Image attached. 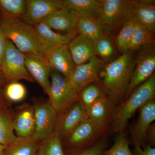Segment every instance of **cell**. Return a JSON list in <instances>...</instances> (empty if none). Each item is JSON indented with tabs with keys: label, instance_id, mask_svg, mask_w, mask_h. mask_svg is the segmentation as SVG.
Here are the masks:
<instances>
[{
	"label": "cell",
	"instance_id": "cell-35",
	"mask_svg": "<svg viewBox=\"0 0 155 155\" xmlns=\"http://www.w3.org/2000/svg\"><path fill=\"white\" fill-rule=\"evenodd\" d=\"M134 149L131 151L133 155H155V148L147 145L143 148L138 145L134 144Z\"/></svg>",
	"mask_w": 155,
	"mask_h": 155
},
{
	"label": "cell",
	"instance_id": "cell-30",
	"mask_svg": "<svg viewBox=\"0 0 155 155\" xmlns=\"http://www.w3.org/2000/svg\"><path fill=\"white\" fill-rule=\"evenodd\" d=\"M106 94L100 85L91 84L79 93V101L87 112L97 100Z\"/></svg>",
	"mask_w": 155,
	"mask_h": 155
},
{
	"label": "cell",
	"instance_id": "cell-13",
	"mask_svg": "<svg viewBox=\"0 0 155 155\" xmlns=\"http://www.w3.org/2000/svg\"><path fill=\"white\" fill-rule=\"evenodd\" d=\"M116 105L107 94L101 97L87 111L88 119L102 132L113 121Z\"/></svg>",
	"mask_w": 155,
	"mask_h": 155
},
{
	"label": "cell",
	"instance_id": "cell-5",
	"mask_svg": "<svg viewBox=\"0 0 155 155\" xmlns=\"http://www.w3.org/2000/svg\"><path fill=\"white\" fill-rule=\"evenodd\" d=\"M50 81L48 101L58 115L79 101V94L72 88L63 75L55 71L52 70Z\"/></svg>",
	"mask_w": 155,
	"mask_h": 155
},
{
	"label": "cell",
	"instance_id": "cell-9",
	"mask_svg": "<svg viewBox=\"0 0 155 155\" xmlns=\"http://www.w3.org/2000/svg\"><path fill=\"white\" fill-rule=\"evenodd\" d=\"M104 66V61L96 56L87 63L76 66L67 81L72 88L79 94L87 85L99 82L100 73Z\"/></svg>",
	"mask_w": 155,
	"mask_h": 155
},
{
	"label": "cell",
	"instance_id": "cell-21",
	"mask_svg": "<svg viewBox=\"0 0 155 155\" xmlns=\"http://www.w3.org/2000/svg\"><path fill=\"white\" fill-rule=\"evenodd\" d=\"M14 126L17 137H32L35 128L34 107L24 106L15 114Z\"/></svg>",
	"mask_w": 155,
	"mask_h": 155
},
{
	"label": "cell",
	"instance_id": "cell-40",
	"mask_svg": "<svg viewBox=\"0 0 155 155\" xmlns=\"http://www.w3.org/2000/svg\"><path fill=\"white\" fill-rule=\"evenodd\" d=\"M5 149V147L0 144V155H4Z\"/></svg>",
	"mask_w": 155,
	"mask_h": 155
},
{
	"label": "cell",
	"instance_id": "cell-38",
	"mask_svg": "<svg viewBox=\"0 0 155 155\" xmlns=\"http://www.w3.org/2000/svg\"><path fill=\"white\" fill-rule=\"evenodd\" d=\"M2 88L0 87V108L5 107L6 105H8L9 102V101L6 99Z\"/></svg>",
	"mask_w": 155,
	"mask_h": 155
},
{
	"label": "cell",
	"instance_id": "cell-18",
	"mask_svg": "<svg viewBox=\"0 0 155 155\" xmlns=\"http://www.w3.org/2000/svg\"><path fill=\"white\" fill-rule=\"evenodd\" d=\"M34 27L44 43L48 54L55 49L68 45L79 33L78 30L68 33H59L52 30L43 22H39Z\"/></svg>",
	"mask_w": 155,
	"mask_h": 155
},
{
	"label": "cell",
	"instance_id": "cell-39",
	"mask_svg": "<svg viewBox=\"0 0 155 155\" xmlns=\"http://www.w3.org/2000/svg\"><path fill=\"white\" fill-rule=\"evenodd\" d=\"M7 82L0 69V87H2Z\"/></svg>",
	"mask_w": 155,
	"mask_h": 155
},
{
	"label": "cell",
	"instance_id": "cell-34",
	"mask_svg": "<svg viewBox=\"0 0 155 155\" xmlns=\"http://www.w3.org/2000/svg\"><path fill=\"white\" fill-rule=\"evenodd\" d=\"M106 140L103 139L89 147L67 155H102L106 150Z\"/></svg>",
	"mask_w": 155,
	"mask_h": 155
},
{
	"label": "cell",
	"instance_id": "cell-17",
	"mask_svg": "<svg viewBox=\"0 0 155 155\" xmlns=\"http://www.w3.org/2000/svg\"><path fill=\"white\" fill-rule=\"evenodd\" d=\"M68 46L75 66L87 63L97 56L93 42L79 32Z\"/></svg>",
	"mask_w": 155,
	"mask_h": 155
},
{
	"label": "cell",
	"instance_id": "cell-4",
	"mask_svg": "<svg viewBox=\"0 0 155 155\" xmlns=\"http://www.w3.org/2000/svg\"><path fill=\"white\" fill-rule=\"evenodd\" d=\"M130 0H101L96 19L106 30H116L130 18Z\"/></svg>",
	"mask_w": 155,
	"mask_h": 155
},
{
	"label": "cell",
	"instance_id": "cell-15",
	"mask_svg": "<svg viewBox=\"0 0 155 155\" xmlns=\"http://www.w3.org/2000/svg\"><path fill=\"white\" fill-rule=\"evenodd\" d=\"M26 68L31 76L41 87L47 94L49 93L52 69L48 61L36 56L24 54Z\"/></svg>",
	"mask_w": 155,
	"mask_h": 155
},
{
	"label": "cell",
	"instance_id": "cell-26",
	"mask_svg": "<svg viewBox=\"0 0 155 155\" xmlns=\"http://www.w3.org/2000/svg\"><path fill=\"white\" fill-rule=\"evenodd\" d=\"M26 7V0H0L1 18L20 19Z\"/></svg>",
	"mask_w": 155,
	"mask_h": 155
},
{
	"label": "cell",
	"instance_id": "cell-1",
	"mask_svg": "<svg viewBox=\"0 0 155 155\" xmlns=\"http://www.w3.org/2000/svg\"><path fill=\"white\" fill-rule=\"evenodd\" d=\"M134 64L133 52L128 51L104 66L100 72V86L116 105L124 101Z\"/></svg>",
	"mask_w": 155,
	"mask_h": 155
},
{
	"label": "cell",
	"instance_id": "cell-28",
	"mask_svg": "<svg viewBox=\"0 0 155 155\" xmlns=\"http://www.w3.org/2000/svg\"><path fill=\"white\" fill-rule=\"evenodd\" d=\"M154 34L139 23L135 22L129 51L134 52L147 45L155 44Z\"/></svg>",
	"mask_w": 155,
	"mask_h": 155
},
{
	"label": "cell",
	"instance_id": "cell-31",
	"mask_svg": "<svg viewBox=\"0 0 155 155\" xmlns=\"http://www.w3.org/2000/svg\"><path fill=\"white\" fill-rule=\"evenodd\" d=\"M6 99L9 102H19L25 99L27 94L25 86L18 81L7 84L4 91Z\"/></svg>",
	"mask_w": 155,
	"mask_h": 155
},
{
	"label": "cell",
	"instance_id": "cell-3",
	"mask_svg": "<svg viewBox=\"0 0 155 155\" xmlns=\"http://www.w3.org/2000/svg\"><path fill=\"white\" fill-rule=\"evenodd\" d=\"M155 75L154 73L143 83L137 87L127 99L118 108L112 121V130L115 133L122 132L128 120L137 109L150 100L155 99Z\"/></svg>",
	"mask_w": 155,
	"mask_h": 155
},
{
	"label": "cell",
	"instance_id": "cell-22",
	"mask_svg": "<svg viewBox=\"0 0 155 155\" xmlns=\"http://www.w3.org/2000/svg\"><path fill=\"white\" fill-rule=\"evenodd\" d=\"M64 8L79 18H96L101 6V0H62Z\"/></svg>",
	"mask_w": 155,
	"mask_h": 155
},
{
	"label": "cell",
	"instance_id": "cell-33",
	"mask_svg": "<svg viewBox=\"0 0 155 155\" xmlns=\"http://www.w3.org/2000/svg\"><path fill=\"white\" fill-rule=\"evenodd\" d=\"M97 55L104 59L111 58L114 54V48L110 39L105 34L94 42Z\"/></svg>",
	"mask_w": 155,
	"mask_h": 155
},
{
	"label": "cell",
	"instance_id": "cell-14",
	"mask_svg": "<svg viewBox=\"0 0 155 155\" xmlns=\"http://www.w3.org/2000/svg\"><path fill=\"white\" fill-rule=\"evenodd\" d=\"M139 115L136 122L131 128L133 144L143 148L147 146V130L155 120V99L150 100L139 108Z\"/></svg>",
	"mask_w": 155,
	"mask_h": 155
},
{
	"label": "cell",
	"instance_id": "cell-10",
	"mask_svg": "<svg viewBox=\"0 0 155 155\" xmlns=\"http://www.w3.org/2000/svg\"><path fill=\"white\" fill-rule=\"evenodd\" d=\"M35 128L33 138L41 141L54 131L58 115L49 101L34 106Z\"/></svg>",
	"mask_w": 155,
	"mask_h": 155
},
{
	"label": "cell",
	"instance_id": "cell-25",
	"mask_svg": "<svg viewBox=\"0 0 155 155\" xmlns=\"http://www.w3.org/2000/svg\"><path fill=\"white\" fill-rule=\"evenodd\" d=\"M77 29L94 42L105 34V29L95 18H79L78 22Z\"/></svg>",
	"mask_w": 155,
	"mask_h": 155
},
{
	"label": "cell",
	"instance_id": "cell-32",
	"mask_svg": "<svg viewBox=\"0 0 155 155\" xmlns=\"http://www.w3.org/2000/svg\"><path fill=\"white\" fill-rule=\"evenodd\" d=\"M102 155H133L129 146V142L123 132L116 137L113 146L105 150Z\"/></svg>",
	"mask_w": 155,
	"mask_h": 155
},
{
	"label": "cell",
	"instance_id": "cell-36",
	"mask_svg": "<svg viewBox=\"0 0 155 155\" xmlns=\"http://www.w3.org/2000/svg\"><path fill=\"white\" fill-rule=\"evenodd\" d=\"M146 143H148V145L154 147L155 145V124L153 123L150 125L147 130L146 137Z\"/></svg>",
	"mask_w": 155,
	"mask_h": 155
},
{
	"label": "cell",
	"instance_id": "cell-27",
	"mask_svg": "<svg viewBox=\"0 0 155 155\" xmlns=\"http://www.w3.org/2000/svg\"><path fill=\"white\" fill-rule=\"evenodd\" d=\"M38 155H67L62 139L55 131L39 143Z\"/></svg>",
	"mask_w": 155,
	"mask_h": 155
},
{
	"label": "cell",
	"instance_id": "cell-20",
	"mask_svg": "<svg viewBox=\"0 0 155 155\" xmlns=\"http://www.w3.org/2000/svg\"><path fill=\"white\" fill-rule=\"evenodd\" d=\"M131 6L129 20L139 23L151 33L155 32V5H144L137 0L131 1Z\"/></svg>",
	"mask_w": 155,
	"mask_h": 155
},
{
	"label": "cell",
	"instance_id": "cell-12",
	"mask_svg": "<svg viewBox=\"0 0 155 155\" xmlns=\"http://www.w3.org/2000/svg\"><path fill=\"white\" fill-rule=\"evenodd\" d=\"M25 14L20 20L32 26L54 12L64 9L62 0H27Z\"/></svg>",
	"mask_w": 155,
	"mask_h": 155
},
{
	"label": "cell",
	"instance_id": "cell-2",
	"mask_svg": "<svg viewBox=\"0 0 155 155\" xmlns=\"http://www.w3.org/2000/svg\"><path fill=\"white\" fill-rule=\"evenodd\" d=\"M0 27L7 38L23 54L47 60L46 48L34 26L20 19L0 18Z\"/></svg>",
	"mask_w": 155,
	"mask_h": 155
},
{
	"label": "cell",
	"instance_id": "cell-19",
	"mask_svg": "<svg viewBox=\"0 0 155 155\" xmlns=\"http://www.w3.org/2000/svg\"><path fill=\"white\" fill-rule=\"evenodd\" d=\"M79 18L69 10L62 9L50 14L41 22L55 31L68 33L77 30Z\"/></svg>",
	"mask_w": 155,
	"mask_h": 155
},
{
	"label": "cell",
	"instance_id": "cell-37",
	"mask_svg": "<svg viewBox=\"0 0 155 155\" xmlns=\"http://www.w3.org/2000/svg\"><path fill=\"white\" fill-rule=\"evenodd\" d=\"M7 40L8 38L5 35V34L0 27V66L5 50Z\"/></svg>",
	"mask_w": 155,
	"mask_h": 155
},
{
	"label": "cell",
	"instance_id": "cell-7",
	"mask_svg": "<svg viewBox=\"0 0 155 155\" xmlns=\"http://www.w3.org/2000/svg\"><path fill=\"white\" fill-rule=\"evenodd\" d=\"M138 51L135 59H134V69L124 101L127 99L134 89L146 81L154 73L155 44L147 45Z\"/></svg>",
	"mask_w": 155,
	"mask_h": 155
},
{
	"label": "cell",
	"instance_id": "cell-6",
	"mask_svg": "<svg viewBox=\"0 0 155 155\" xmlns=\"http://www.w3.org/2000/svg\"><path fill=\"white\" fill-rule=\"evenodd\" d=\"M0 69L7 82L19 80L35 81L26 68L24 54L8 39Z\"/></svg>",
	"mask_w": 155,
	"mask_h": 155
},
{
	"label": "cell",
	"instance_id": "cell-29",
	"mask_svg": "<svg viewBox=\"0 0 155 155\" xmlns=\"http://www.w3.org/2000/svg\"><path fill=\"white\" fill-rule=\"evenodd\" d=\"M134 25L135 22L133 21L127 20L122 25L116 36V47L122 54L129 51L134 31Z\"/></svg>",
	"mask_w": 155,
	"mask_h": 155
},
{
	"label": "cell",
	"instance_id": "cell-11",
	"mask_svg": "<svg viewBox=\"0 0 155 155\" xmlns=\"http://www.w3.org/2000/svg\"><path fill=\"white\" fill-rule=\"evenodd\" d=\"M88 118L86 110L77 101L58 115L54 131L64 140L79 123Z\"/></svg>",
	"mask_w": 155,
	"mask_h": 155
},
{
	"label": "cell",
	"instance_id": "cell-23",
	"mask_svg": "<svg viewBox=\"0 0 155 155\" xmlns=\"http://www.w3.org/2000/svg\"><path fill=\"white\" fill-rule=\"evenodd\" d=\"M15 113L5 107L0 108V144L5 148L16 140L17 136L14 133V122Z\"/></svg>",
	"mask_w": 155,
	"mask_h": 155
},
{
	"label": "cell",
	"instance_id": "cell-8",
	"mask_svg": "<svg viewBox=\"0 0 155 155\" xmlns=\"http://www.w3.org/2000/svg\"><path fill=\"white\" fill-rule=\"evenodd\" d=\"M102 133L88 118L83 120L64 140L67 154L93 145Z\"/></svg>",
	"mask_w": 155,
	"mask_h": 155
},
{
	"label": "cell",
	"instance_id": "cell-16",
	"mask_svg": "<svg viewBox=\"0 0 155 155\" xmlns=\"http://www.w3.org/2000/svg\"><path fill=\"white\" fill-rule=\"evenodd\" d=\"M47 59L51 69L61 74L67 81L72 75L75 66L68 45H65L48 53Z\"/></svg>",
	"mask_w": 155,
	"mask_h": 155
},
{
	"label": "cell",
	"instance_id": "cell-24",
	"mask_svg": "<svg viewBox=\"0 0 155 155\" xmlns=\"http://www.w3.org/2000/svg\"><path fill=\"white\" fill-rule=\"evenodd\" d=\"M39 143L33 137H17L13 143L5 148L4 155H38Z\"/></svg>",
	"mask_w": 155,
	"mask_h": 155
}]
</instances>
